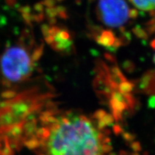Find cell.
Listing matches in <instances>:
<instances>
[{
	"instance_id": "obj_1",
	"label": "cell",
	"mask_w": 155,
	"mask_h": 155,
	"mask_svg": "<svg viewBox=\"0 0 155 155\" xmlns=\"http://www.w3.org/2000/svg\"><path fill=\"white\" fill-rule=\"evenodd\" d=\"M42 132L48 155H101L102 136L83 116L52 117Z\"/></svg>"
},
{
	"instance_id": "obj_2",
	"label": "cell",
	"mask_w": 155,
	"mask_h": 155,
	"mask_svg": "<svg viewBox=\"0 0 155 155\" xmlns=\"http://www.w3.org/2000/svg\"><path fill=\"white\" fill-rule=\"evenodd\" d=\"M38 53L40 51L32 54L22 44L7 48L0 60V70L5 80L17 83L28 79L33 71Z\"/></svg>"
},
{
	"instance_id": "obj_3",
	"label": "cell",
	"mask_w": 155,
	"mask_h": 155,
	"mask_svg": "<svg viewBox=\"0 0 155 155\" xmlns=\"http://www.w3.org/2000/svg\"><path fill=\"white\" fill-rule=\"evenodd\" d=\"M96 11L103 24L111 28H121L133 17L125 0H97Z\"/></svg>"
},
{
	"instance_id": "obj_4",
	"label": "cell",
	"mask_w": 155,
	"mask_h": 155,
	"mask_svg": "<svg viewBox=\"0 0 155 155\" xmlns=\"http://www.w3.org/2000/svg\"><path fill=\"white\" fill-rule=\"evenodd\" d=\"M46 40L54 48L59 51H63L68 48L71 41L70 36L66 31L60 29H47Z\"/></svg>"
},
{
	"instance_id": "obj_5",
	"label": "cell",
	"mask_w": 155,
	"mask_h": 155,
	"mask_svg": "<svg viewBox=\"0 0 155 155\" xmlns=\"http://www.w3.org/2000/svg\"><path fill=\"white\" fill-rule=\"evenodd\" d=\"M133 6L142 12H155V0H129Z\"/></svg>"
},
{
	"instance_id": "obj_6",
	"label": "cell",
	"mask_w": 155,
	"mask_h": 155,
	"mask_svg": "<svg viewBox=\"0 0 155 155\" xmlns=\"http://www.w3.org/2000/svg\"><path fill=\"white\" fill-rule=\"evenodd\" d=\"M98 127L100 129H101V128L107 127V126L111 125L114 122V118L110 114L106 113L105 115L101 118L100 119H98Z\"/></svg>"
},
{
	"instance_id": "obj_7",
	"label": "cell",
	"mask_w": 155,
	"mask_h": 155,
	"mask_svg": "<svg viewBox=\"0 0 155 155\" xmlns=\"http://www.w3.org/2000/svg\"><path fill=\"white\" fill-rule=\"evenodd\" d=\"M133 89L132 83L128 82V81H123L119 86L120 93L123 95L129 94Z\"/></svg>"
},
{
	"instance_id": "obj_8",
	"label": "cell",
	"mask_w": 155,
	"mask_h": 155,
	"mask_svg": "<svg viewBox=\"0 0 155 155\" xmlns=\"http://www.w3.org/2000/svg\"><path fill=\"white\" fill-rule=\"evenodd\" d=\"M149 106L150 108H155V96L151 97V98L149 99Z\"/></svg>"
},
{
	"instance_id": "obj_9",
	"label": "cell",
	"mask_w": 155,
	"mask_h": 155,
	"mask_svg": "<svg viewBox=\"0 0 155 155\" xmlns=\"http://www.w3.org/2000/svg\"><path fill=\"white\" fill-rule=\"evenodd\" d=\"M123 137L127 141H132L133 140V137H132V134H131L129 133H124L123 134Z\"/></svg>"
},
{
	"instance_id": "obj_10",
	"label": "cell",
	"mask_w": 155,
	"mask_h": 155,
	"mask_svg": "<svg viewBox=\"0 0 155 155\" xmlns=\"http://www.w3.org/2000/svg\"><path fill=\"white\" fill-rule=\"evenodd\" d=\"M131 147H132L133 150H135V151H138V150L139 151L141 150L140 144H139V143H137V142L132 143V144H131Z\"/></svg>"
},
{
	"instance_id": "obj_11",
	"label": "cell",
	"mask_w": 155,
	"mask_h": 155,
	"mask_svg": "<svg viewBox=\"0 0 155 155\" xmlns=\"http://www.w3.org/2000/svg\"><path fill=\"white\" fill-rule=\"evenodd\" d=\"M114 131H115V132H116V133L121 132V127H118V126H116V127H114Z\"/></svg>"
},
{
	"instance_id": "obj_12",
	"label": "cell",
	"mask_w": 155,
	"mask_h": 155,
	"mask_svg": "<svg viewBox=\"0 0 155 155\" xmlns=\"http://www.w3.org/2000/svg\"><path fill=\"white\" fill-rule=\"evenodd\" d=\"M152 47L154 48V50H155V40L154 42H153V44H152ZM154 62H155V53H154Z\"/></svg>"
},
{
	"instance_id": "obj_13",
	"label": "cell",
	"mask_w": 155,
	"mask_h": 155,
	"mask_svg": "<svg viewBox=\"0 0 155 155\" xmlns=\"http://www.w3.org/2000/svg\"><path fill=\"white\" fill-rule=\"evenodd\" d=\"M133 155H139V154H134Z\"/></svg>"
}]
</instances>
